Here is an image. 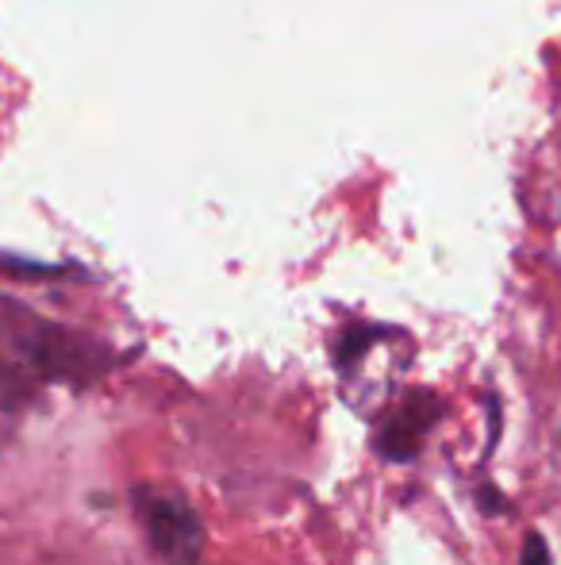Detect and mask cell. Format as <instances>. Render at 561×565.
I'll return each instance as SVG.
<instances>
[{
	"label": "cell",
	"mask_w": 561,
	"mask_h": 565,
	"mask_svg": "<svg viewBox=\"0 0 561 565\" xmlns=\"http://www.w3.org/2000/svg\"><path fill=\"white\" fill-rule=\"evenodd\" d=\"M524 565H550V546H547V539H542V535H527Z\"/></svg>",
	"instance_id": "obj_1"
}]
</instances>
